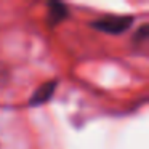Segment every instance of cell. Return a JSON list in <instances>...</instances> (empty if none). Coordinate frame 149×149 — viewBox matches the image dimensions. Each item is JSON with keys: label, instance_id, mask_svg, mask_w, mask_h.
<instances>
[{"label": "cell", "instance_id": "obj_1", "mask_svg": "<svg viewBox=\"0 0 149 149\" xmlns=\"http://www.w3.org/2000/svg\"><path fill=\"white\" fill-rule=\"evenodd\" d=\"M133 24V16H119V15H106V16H101L98 19L91 21V27L96 31L106 34H122L128 29Z\"/></svg>", "mask_w": 149, "mask_h": 149}, {"label": "cell", "instance_id": "obj_2", "mask_svg": "<svg viewBox=\"0 0 149 149\" xmlns=\"http://www.w3.org/2000/svg\"><path fill=\"white\" fill-rule=\"evenodd\" d=\"M56 87H58V80H48V82H45V84H42L36 91H34L32 96H31L29 104L31 106H40V104H45L47 101L52 100Z\"/></svg>", "mask_w": 149, "mask_h": 149}, {"label": "cell", "instance_id": "obj_3", "mask_svg": "<svg viewBox=\"0 0 149 149\" xmlns=\"http://www.w3.org/2000/svg\"><path fill=\"white\" fill-rule=\"evenodd\" d=\"M69 18L68 7L61 2H48V15H47V21L52 27L58 26L64 19Z\"/></svg>", "mask_w": 149, "mask_h": 149}, {"label": "cell", "instance_id": "obj_4", "mask_svg": "<svg viewBox=\"0 0 149 149\" xmlns=\"http://www.w3.org/2000/svg\"><path fill=\"white\" fill-rule=\"evenodd\" d=\"M148 32H149L148 24H143V26L139 27V31L135 34V40H138V42H144L146 39H149V37H148Z\"/></svg>", "mask_w": 149, "mask_h": 149}]
</instances>
